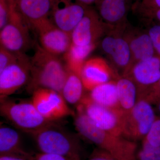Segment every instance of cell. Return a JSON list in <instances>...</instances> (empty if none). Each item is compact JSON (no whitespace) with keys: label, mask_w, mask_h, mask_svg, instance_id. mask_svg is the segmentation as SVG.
<instances>
[{"label":"cell","mask_w":160,"mask_h":160,"mask_svg":"<svg viewBox=\"0 0 160 160\" xmlns=\"http://www.w3.org/2000/svg\"><path fill=\"white\" fill-rule=\"evenodd\" d=\"M74 125L81 135L108 152L115 160H137V143L98 128L79 106Z\"/></svg>","instance_id":"obj_1"},{"label":"cell","mask_w":160,"mask_h":160,"mask_svg":"<svg viewBox=\"0 0 160 160\" xmlns=\"http://www.w3.org/2000/svg\"><path fill=\"white\" fill-rule=\"evenodd\" d=\"M30 62L29 90L33 92L39 88H46L61 94L68 70L57 56L37 46Z\"/></svg>","instance_id":"obj_2"},{"label":"cell","mask_w":160,"mask_h":160,"mask_svg":"<svg viewBox=\"0 0 160 160\" xmlns=\"http://www.w3.org/2000/svg\"><path fill=\"white\" fill-rule=\"evenodd\" d=\"M0 112L15 127L31 135L54 124L43 117L32 101L16 102L6 98L1 100Z\"/></svg>","instance_id":"obj_3"},{"label":"cell","mask_w":160,"mask_h":160,"mask_svg":"<svg viewBox=\"0 0 160 160\" xmlns=\"http://www.w3.org/2000/svg\"><path fill=\"white\" fill-rule=\"evenodd\" d=\"M32 135L41 152L80 158L81 146L77 138L58 128L56 124L45 127Z\"/></svg>","instance_id":"obj_4"},{"label":"cell","mask_w":160,"mask_h":160,"mask_svg":"<svg viewBox=\"0 0 160 160\" xmlns=\"http://www.w3.org/2000/svg\"><path fill=\"white\" fill-rule=\"evenodd\" d=\"M157 117L151 104L138 100L131 111L125 115L122 136L137 143L142 141Z\"/></svg>","instance_id":"obj_5"},{"label":"cell","mask_w":160,"mask_h":160,"mask_svg":"<svg viewBox=\"0 0 160 160\" xmlns=\"http://www.w3.org/2000/svg\"><path fill=\"white\" fill-rule=\"evenodd\" d=\"M78 106L98 128L122 136L125 114L122 109H112L98 105L92 101L88 95H85Z\"/></svg>","instance_id":"obj_6"},{"label":"cell","mask_w":160,"mask_h":160,"mask_svg":"<svg viewBox=\"0 0 160 160\" xmlns=\"http://www.w3.org/2000/svg\"><path fill=\"white\" fill-rule=\"evenodd\" d=\"M124 30L110 29L102 38L100 43L102 51L110 60L112 66L120 76L126 73L132 63L129 44L123 35Z\"/></svg>","instance_id":"obj_7"},{"label":"cell","mask_w":160,"mask_h":160,"mask_svg":"<svg viewBox=\"0 0 160 160\" xmlns=\"http://www.w3.org/2000/svg\"><path fill=\"white\" fill-rule=\"evenodd\" d=\"M29 26L17 6L8 23L1 29V46L14 53H24L30 42Z\"/></svg>","instance_id":"obj_8"},{"label":"cell","mask_w":160,"mask_h":160,"mask_svg":"<svg viewBox=\"0 0 160 160\" xmlns=\"http://www.w3.org/2000/svg\"><path fill=\"white\" fill-rule=\"evenodd\" d=\"M97 11L90 6L71 33L72 43L79 46L98 44L110 30Z\"/></svg>","instance_id":"obj_9"},{"label":"cell","mask_w":160,"mask_h":160,"mask_svg":"<svg viewBox=\"0 0 160 160\" xmlns=\"http://www.w3.org/2000/svg\"><path fill=\"white\" fill-rule=\"evenodd\" d=\"M32 102L43 117L51 122L74 115L62 95L46 88H39L32 92Z\"/></svg>","instance_id":"obj_10"},{"label":"cell","mask_w":160,"mask_h":160,"mask_svg":"<svg viewBox=\"0 0 160 160\" xmlns=\"http://www.w3.org/2000/svg\"><path fill=\"white\" fill-rule=\"evenodd\" d=\"M30 59L24 53H17L14 62L0 72V98H6L29 79Z\"/></svg>","instance_id":"obj_11"},{"label":"cell","mask_w":160,"mask_h":160,"mask_svg":"<svg viewBox=\"0 0 160 160\" xmlns=\"http://www.w3.org/2000/svg\"><path fill=\"white\" fill-rule=\"evenodd\" d=\"M38 35L41 46L54 55L65 54L72 44L71 34L60 29L50 19L33 27Z\"/></svg>","instance_id":"obj_12"},{"label":"cell","mask_w":160,"mask_h":160,"mask_svg":"<svg viewBox=\"0 0 160 160\" xmlns=\"http://www.w3.org/2000/svg\"><path fill=\"white\" fill-rule=\"evenodd\" d=\"M88 7L75 0H53L52 21L60 29L71 34Z\"/></svg>","instance_id":"obj_13"},{"label":"cell","mask_w":160,"mask_h":160,"mask_svg":"<svg viewBox=\"0 0 160 160\" xmlns=\"http://www.w3.org/2000/svg\"><path fill=\"white\" fill-rule=\"evenodd\" d=\"M130 78L137 87L138 100L160 78V58L152 57L134 63L123 75Z\"/></svg>","instance_id":"obj_14"},{"label":"cell","mask_w":160,"mask_h":160,"mask_svg":"<svg viewBox=\"0 0 160 160\" xmlns=\"http://www.w3.org/2000/svg\"><path fill=\"white\" fill-rule=\"evenodd\" d=\"M120 76L111 64L100 57L86 60L80 73L85 89L89 91L101 84L116 81Z\"/></svg>","instance_id":"obj_15"},{"label":"cell","mask_w":160,"mask_h":160,"mask_svg":"<svg viewBox=\"0 0 160 160\" xmlns=\"http://www.w3.org/2000/svg\"><path fill=\"white\" fill-rule=\"evenodd\" d=\"M96 5L100 17L111 29H125L129 23L131 0H99Z\"/></svg>","instance_id":"obj_16"},{"label":"cell","mask_w":160,"mask_h":160,"mask_svg":"<svg viewBox=\"0 0 160 160\" xmlns=\"http://www.w3.org/2000/svg\"><path fill=\"white\" fill-rule=\"evenodd\" d=\"M123 35L131 51L130 67L134 63L156 56L151 38L146 29L131 26L129 23L123 31Z\"/></svg>","instance_id":"obj_17"},{"label":"cell","mask_w":160,"mask_h":160,"mask_svg":"<svg viewBox=\"0 0 160 160\" xmlns=\"http://www.w3.org/2000/svg\"><path fill=\"white\" fill-rule=\"evenodd\" d=\"M18 10L32 28L51 16L53 0H20Z\"/></svg>","instance_id":"obj_18"},{"label":"cell","mask_w":160,"mask_h":160,"mask_svg":"<svg viewBox=\"0 0 160 160\" xmlns=\"http://www.w3.org/2000/svg\"><path fill=\"white\" fill-rule=\"evenodd\" d=\"M0 155L14 156L30 160L32 156L22 148L21 136L15 129L1 125Z\"/></svg>","instance_id":"obj_19"},{"label":"cell","mask_w":160,"mask_h":160,"mask_svg":"<svg viewBox=\"0 0 160 160\" xmlns=\"http://www.w3.org/2000/svg\"><path fill=\"white\" fill-rule=\"evenodd\" d=\"M116 81L119 107L126 114L138 101L137 87L132 80L125 76H120Z\"/></svg>","instance_id":"obj_20"},{"label":"cell","mask_w":160,"mask_h":160,"mask_svg":"<svg viewBox=\"0 0 160 160\" xmlns=\"http://www.w3.org/2000/svg\"><path fill=\"white\" fill-rule=\"evenodd\" d=\"M89 92L88 96L95 103L107 108L120 109L115 80L99 85Z\"/></svg>","instance_id":"obj_21"},{"label":"cell","mask_w":160,"mask_h":160,"mask_svg":"<svg viewBox=\"0 0 160 160\" xmlns=\"http://www.w3.org/2000/svg\"><path fill=\"white\" fill-rule=\"evenodd\" d=\"M97 46V44L79 46L72 43L69 49L64 54L67 69L80 76L84 63Z\"/></svg>","instance_id":"obj_22"},{"label":"cell","mask_w":160,"mask_h":160,"mask_svg":"<svg viewBox=\"0 0 160 160\" xmlns=\"http://www.w3.org/2000/svg\"><path fill=\"white\" fill-rule=\"evenodd\" d=\"M68 72L61 94L67 103L79 104L85 97V88L79 75L68 69Z\"/></svg>","instance_id":"obj_23"},{"label":"cell","mask_w":160,"mask_h":160,"mask_svg":"<svg viewBox=\"0 0 160 160\" xmlns=\"http://www.w3.org/2000/svg\"><path fill=\"white\" fill-rule=\"evenodd\" d=\"M131 9L142 18L150 12L160 9V0L136 1L132 4Z\"/></svg>","instance_id":"obj_24"},{"label":"cell","mask_w":160,"mask_h":160,"mask_svg":"<svg viewBox=\"0 0 160 160\" xmlns=\"http://www.w3.org/2000/svg\"><path fill=\"white\" fill-rule=\"evenodd\" d=\"M137 160H160V146H153L142 142L138 149Z\"/></svg>","instance_id":"obj_25"},{"label":"cell","mask_w":160,"mask_h":160,"mask_svg":"<svg viewBox=\"0 0 160 160\" xmlns=\"http://www.w3.org/2000/svg\"><path fill=\"white\" fill-rule=\"evenodd\" d=\"M146 23V30L151 38L156 56L160 58V24L144 20Z\"/></svg>","instance_id":"obj_26"},{"label":"cell","mask_w":160,"mask_h":160,"mask_svg":"<svg viewBox=\"0 0 160 160\" xmlns=\"http://www.w3.org/2000/svg\"><path fill=\"white\" fill-rule=\"evenodd\" d=\"M17 6V3L12 0H0V29L8 23L12 12Z\"/></svg>","instance_id":"obj_27"},{"label":"cell","mask_w":160,"mask_h":160,"mask_svg":"<svg viewBox=\"0 0 160 160\" xmlns=\"http://www.w3.org/2000/svg\"><path fill=\"white\" fill-rule=\"evenodd\" d=\"M153 146H160V117L158 116L146 138L142 141Z\"/></svg>","instance_id":"obj_28"},{"label":"cell","mask_w":160,"mask_h":160,"mask_svg":"<svg viewBox=\"0 0 160 160\" xmlns=\"http://www.w3.org/2000/svg\"><path fill=\"white\" fill-rule=\"evenodd\" d=\"M141 99L146 100L152 105H157L160 102V78L157 82L146 91Z\"/></svg>","instance_id":"obj_29"},{"label":"cell","mask_w":160,"mask_h":160,"mask_svg":"<svg viewBox=\"0 0 160 160\" xmlns=\"http://www.w3.org/2000/svg\"><path fill=\"white\" fill-rule=\"evenodd\" d=\"M17 53H14L7 50L2 46H0V72L14 62Z\"/></svg>","instance_id":"obj_30"},{"label":"cell","mask_w":160,"mask_h":160,"mask_svg":"<svg viewBox=\"0 0 160 160\" xmlns=\"http://www.w3.org/2000/svg\"><path fill=\"white\" fill-rule=\"evenodd\" d=\"M30 160H81L80 158H72L60 155L41 152L32 158Z\"/></svg>","instance_id":"obj_31"},{"label":"cell","mask_w":160,"mask_h":160,"mask_svg":"<svg viewBox=\"0 0 160 160\" xmlns=\"http://www.w3.org/2000/svg\"><path fill=\"white\" fill-rule=\"evenodd\" d=\"M87 160H115L111 155L108 152L103 150L98 149H96L90 157Z\"/></svg>","instance_id":"obj_32"},{"label":"cell","mask_w":160,"mask_h":160,"mask_svg":"<svg viewBox=\"0 0 160 160\" xmlns=\"http://www.w3.org/2000/svg\"><path fill=\"white\" fill-rule=\"evenodd\" d=\"M142 19L143 20L152 21L160 24V9L150 12Z\"/></svg>","instance_id":"obj_33"},{"label":"cell","mask_w":160,"mask_h":160,"mask_svg":"<svg viewBox=\"0 0 160 160\" xmlns=\"http://www.w3.org/2000/svg\"><path fill=\"white\" fill-rule=\"evenodd\" d=\"M78 2L85 5V6H90L92 4H96L99 0H75Z\"/></svg>","instance_id":"obj_34"},{"label":"cell","mask_w":160,"mask_h":160,"mask_svg":"<svg viewBox=\"0 0 160 160\" xmlns=\"http://www.w3.org/2000/svg\"><path fill=\"white\" fill-rule=\"evenodd\" d=\"M0 160H27L23 158L14 156H0Z\"/></svg>","instance_id":"obj_35"},{"label":"cell","mask_w":160,"mask_h":160,"mask_svg":"<svg viewBox=\"0 0 160 160\" xmlns=\"http://www.w3.org/2000/svg\"><path fill=\"white\" fill-rule=\"evenodd\" d=\"M157 106V112L159 116L160 117V102L156 106Z\"/></svg>","instance_id":"obj_36"},{"label":"cell","mask_w":160,"mask_h":160,"mask_svg":"<svg viewBox=\"0 0 160 160\" xmlns=\"http://www.w3.org/2000/svg\"><path fill=\"white\" fill-rule=\"evenodd\" d=\"M12 1H13V2H15L17 3L19 1H20V0H12Z\"/></svg>","instance_id":"obj_37"},{"label":"cell","mask_w":160,"mask_h":160,"mask_svg":"<svg viewBox=\"0 0 160 160\" xmlns=\"http://www.w3.org/2000/svg\"><path fill=\"white\" fill-rule=\"evenodd\" d=\"M138 1V0H136L135 1Z\"/></svg>","instance_id":"obj_38"}]
</instances>
